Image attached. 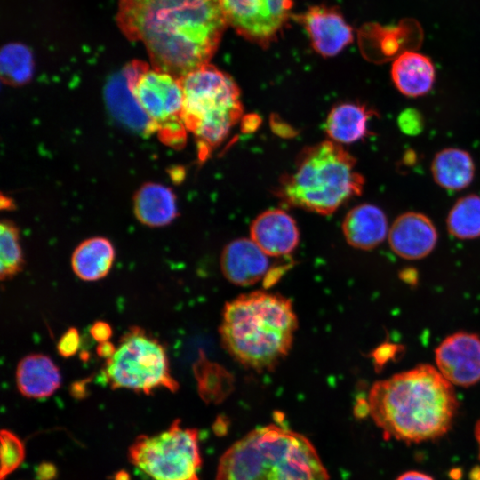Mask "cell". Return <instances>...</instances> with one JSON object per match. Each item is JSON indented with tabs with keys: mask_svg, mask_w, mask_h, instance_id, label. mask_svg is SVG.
<instances>
[{
	"mask_svg": "<svg viewBox=\"0 0 480 480\" xmlns=\"http://www.w3.org/2000/svg\"><path fill=\"white\" fill-rule=\"evenodd\" d=\"M375 114L362 103L338 104L328 114L325 131L332 140L339 144L358 141L368 134L370 119Z\"/></svg>",
	"mask_w": 480,
	"mask_h": 480,
	"instance_id": "cell-21",
	"label": "cell"
},
{
	"mask_svg": "<svg viewBox=\"0 0 480 480\" xmlns=\"http://www.w3.org/2000/svg\"><path fill=\"white\" fill-rule=\"evenodd\" d=\"M268 255L250 238L231 241L222 250L220 269L230 283L249 286L258 283L268 273Z\"/></svg>",
	"mask_w": 480,
	"mask_h": 480,
	"instance_id": "cell-15",
	"label": "cell"
},
{
	"mask_svg": "<svg viewBox=\"0 0 480 480\" xmlns=\"http://www.w3.org/2000/svg\"><path fill=\"white\" fill-rule=\"evenodd\" d=\"M356 163L332 140L307 147L299 154L293 171L280 180L276 194L289 205L331 214L363 192L364 179Z\"/></svg>",
	"mask_w": 480,
	"mask_h": 480,
	"instance_id": "cell-5",
	"label": "cell"
},
{
	"mask_svg": "<svg viewBox=\"0 0 480 480\" xmlns=\"http://www.w3.org/2000/svg\"><path fill=\"white\" fill-rule=\"evenodd\" d=\"M213 431L217 436H223L228 431V420L219 416L213 423Z\"/></svg>",
	"mask_w": 480,
	"mask_h": 480,
	"instance_id": "cell-37",
	"label": "cell"
},
{
	"mask_svg": "<svg viewBox=\"0 0 480 480\" xmlns=\"http://www.w3.org/2000/svg\"><path fill=\"white\" fill-rule=\"evenodd\" d=\"M297 328L289 299L255 291L226 303L219 332L222 346L235 360L262 372L272 370L287 356Z\"/></svg>",
	"mask_w": 480,
	"mask_h": 480,
	"instance_id": "cell-3",
	"label": "cell"
},
{
	"mask_svg": "<svg viewBox=\"0 0 480 480\" xmlns=\"http://www.w3.org/2000/svg\"><path fill=\"white\" fill-rule=\"evenodd\" d=\"M55 468L50 464H43L37 470V476L40 480H51L55 476Z\"/></svg>",
	"mask_w": 480,
	"mask_h": 480,
	"instance_id": "cell-36",
	"label": "cell"
},
{
	"mask_svg": "<svg viewBox=\"0 0 480 480\" xmlns=\"http://www.w3.org/2000/svg\"><path fill=\"white\" fill-rule=\"evenodd\" d=\"M115 256V248L108 238L90 237L74 250L71 256L72 270L81 280L97 281L109 273Z\"/></svg>",
	"mask_w": 480,
	"mask_h": 480,
	"instance_id": "cell-23",
	"label": "cell"
},
{
	"mask_svg": "<svg viewBox=\"0 0 480 480\" xmlns=\"http://www.w3.org/2000/svg\"><path fill=\"white\" fill-rule=\"evenodd\" d=\"M129 461L150 480H199L198 431L179 419L154 435H140L128 449Z\"/></svg>",
	"mask_w": 480,
	"mask_h": 480,
	"instance_id": "cell-8",
	"label": "cell"
},
{
	"mask_svg": "<svg viewBox=\"0 0 480 480\" xmlns=\"http://www.w3.org/2000/svg\"><path fill=\"white\" fill-rule=\"evenodd\" d=\"M104 96L108 110L119 123L142 136L155 133L151 121L132 92L124 68L108 80Z\"/></svg>",
	"mask_w": 480,
	"mask_h": 480,
	"instance_id": "cell-17",
	"label": "cell"
},
{
	"mask_svg": "<svg viewBox=\"0 0 480 480\" xmlns=\"http://www.w3.org/2000/svg\"><path fill=\"white\" fill-rule=\"evenodd\" d=\"M400 277L405 283L414 284L417 282L418 275L417 272L414 271V269L407 268L404 269L400 273Z\"/></svg>",
	"mask_w": 480,
	"mask_h": 480,
	"instance_id": "cell-38",
	"label": "cell"
},
{
	"mask_svg": "<svg viewBox=\"0 0 480 480\" xmlns=\"http://www.w3.org/2000/svg\"><path fill=\"white\" fill-rule=\"evenodd\" d=\"M133 212L137 220L148 227L169 225L178 215L175 194L164 185L147 182L133 196Z\"/></svg>",
	"mask_w": 480,
	"mask_h": 480,
	"instance_id": "cell-20",
	"label": "cell"
},
{
	"mask_svg": "<svg viewBox=\"0 0 480 480\" xmlns=\"http://www.w3.org/2000/svg\"><path fill=\"white\" fill-rule=\"evenodd\" d=\"M216 480H330L313 444L277 424L259 427L220 457Z\"/></svg>",
	"mask_w": 480,
	"mask_h": 480,
	"instance_id": "cell-4",
	"label": "cell"
},
{
	"mask_svg": "<svg viewBox=\"0 0 480 480\" xmlns=\"http://www.w3.org/2000/svg\"><path fill=\"white\" fill-rule=\"evenodd\" d=\"M15 380L19 392L33 399L51 396L61 384L59 367L44 354H29L21 358L17 364Z\"/></svg>",
	"mask_w": 480,
	"mask_h": 480,
	"instance_id": "cell-18",
	"label": "cell"
},
{
	"mask_svg": "<svg viewBox=\"0 0 480 480\" xmlns=\"http://www.w3.org/2000/svg\"><path fill=\"white\" fill-rule=\"evenodd\" d=\"M354 413L356 418H364L370 414L368 400L363 398L357 399L354 409Z\"/></svg>",
	"mask_w": 480,
	"mask_h": 480,
	"instance_id": "cell-34",
	"label": "cell"
},
{
	"mask_svg": "<svg viewBox=\"0 0 480 480\" xmlns=\"http://www.w3.org/2000/svg\"><path fill=\"white\" fill-rule=\"evenodd\" d=\"M430 170L434 181L439 187L449 191H460L473 181L476 166L468 151L445 148L435 155Z\"/></svg>",
	"mask_w": 480,
	"mask_h": 480,
	"instance_id": "cell-22",
	"label": "cell"
},
{
	"mask_svg": "<svg viewBox=\"0 0 480 480\" xmlns=\"http://www.w3.org/2000/svg\"><path fill=\"white\" fill-rule=\"evenodd\" d=\"M251 239L268 255L281 257L293 252L300 232L293 218L281 209L259 214L250 226Z\"/></svg>",
	"mask_w": 480,
	"mask_h": 480,
	"instance_id": "cell-14",
	"label": "cell"
},
{
	"mask_svg": "<svg viewBox=\"0 0 480 480\" xmlns=\"http://www.w3.org/2000/svg\"><path fill=\"white\" fill-rule=\"evenodd\" d=\"M80 346L79 332L75 327H69L60 338L57 351L62 357L68 358L76 354Z\"/></svg>",
	"mask_w": 480,
	"mask_h": 480,
	"instance_id": "cell-30",
	"label": "cell"
},
{
	"mask_svg": "<svg viewBox=\"0 0 480 480\" xmlns=\"http://www.w3.org/2000/svg\"><path fill=\"white\" fill-rule=\"evenodd\" d=\"M436 369L451 384L468 388L480 381V337L458 332L435 350Z\"/></svg>",
	"mask_w": 480,
	"mask_h": 480,
	"instance_id": "cell-11",
	"label": "cell"
},
{
	"mask_svg": "<svg viewBox=\"0 0 480 480\" xmlns=\"http://www.w3.org/2000/svg\"><path fill=\"white\" fill-rule=\"evenodd\" d=\"M396 480H434L430 476L419 471H407L400 475Z\"/></svg>",
	"mask_w": 480,
	"mask_h": 480,
	"instance_id": "cell-35",
	"label": "cell"
},
{
	"mask_svg": "<svg viewBox=\"0 0 480 480\" xmlns=\"http://www.w3.org/2000/svg\"><path fill=\"white\" fill-rule=\"evenodd\" d=\"M472 480H480V468H475L471 472Z\"/></svg>",
	"mask_w": 480,
	"mask_h": 480,
	"instance_id": "cell-40",
	"label": "cell"
},
{
	"mask_svg": "<svg viewBox=\"0 0 480 480\" xmlns=\"http://www.w3.org/2000/svg\"><path fill=\"white\" fill-rule=\"evenodd\" d=\"M385 212L372 204L353 207L342 222V232L348 244L356 249L372 250L380 244L388 235Z\"/></svg>",
	"mask_w": 480,
	"mask_h": 480,
	"instance_id": "cell-16",
	"label": "cell"
},
{
	"mask_svg": "<svg viewBox=\"0 0 480 480\" xmlns=\"http://www.w3.org/2000/svg\"><path fill=\"white\" fill-rule=\"evenodd\" d=\"M398 350V347L394 344H383L377 348L373 353V360L377 367H381L390 358L392 359Z\"/></svg>",
	"mask_w": 480,
	"mask_h": 480,
	"instance_id": "cell-31",
	"label": "cell"
},
{
	"mask_svg": "<svg viewBox=\"0 0 480 480\" xmlns=\"http://www.w3.org/2000/svg\"><path fill=\"white\" fill-rule=\"evenodd\" d=\"M397 125L404 134L415 136L423 131L425 121L420 110L408 108L398 115Z\"/></svg>",
	"mask_w": 480,
	"mask_h": 480,
	"instance_id": "cell-29",
	"label": "cell"
},
{
	"mask_svg": "<svg viewBox=\"0 0 480 480\" xmlns=\"http://www.w3.org/2000/svg\"><path fill=\"white\" fill-rule=\"evenodd\" d=\"M116 349V347L108 340L98 344L96 348V354L99 357L107 360L115 354Z\"/></svg>",
	"mask_w": 480,
	"mask_h": 480,
	"instance_id": "cell-33",
	"label": "cell"
},
{
	"mask_svg": "<svg viewBox=\"0 0 480 480\" xmlns=\"http://www.w3.org/2000/svg\"><path fill=\"white\" fill-rule=\"evenodd\" d=\"M437 230L432 220L418 212H406L396 218L388 235L391 250L405 260H420L436 247Z\"/></svg>",
	"mask_w": 480,
	"mask_h": 480,
	"instance_id": "cell-13",
	"label": "cell"
},
{
	"mask_svg": "<svg viewBox=\"0 0 480 480\" xmlns=\"http://www.w3.org/2000/svg\"><path fill=\"white\" fill-rule=\"evenodd\" d=\"M192 369L198 394L206 404H220L233 392V375L220 364L211 361L202 349L198 351Z\"/></svg>",
	"mask_w": 480,
	"mask_h": 480,
	"instance_id": "cell-24",
	"label": "cell"
},
{
	"mask_svg": "<svg viewBox=\"0 0 480 480\" xmlns=\"http://www.w3.org/2000/svg\"><path fill=\"white\" fill-rule=\"evenodd\" d=\"M101 373L112 389H129L145 395L158 388L171 392L179 389L164 346L136 325L120 338L115 354L105 360Z\"/></svg>",
	"mask_w": 480,
	"mask_h": 480,
	"instance_id": "cell-7",
	"label": "cell"
},
{
	"mask_svg": "<svg viewBox=\"0 0 480 480\" xmlns=\"http://www.w3.org/2000/svg\"><path fill=\"white\" fill-rule=\"evenodd\" d=\"M227 20L241 36L261 47L273 43L286 23L292 0H220Z\"/></svg>",
	"mask_w": 480,
	"mask_h": 480,
	"instance_id": "cell-10",
	"label": "cell"
},
{
	"mask_svg": "<svg viewBox=\"0 0 480 480\" xmlns=\"http://www.w3.org/2000/svg\"><path fill=\"white\" fill-rule=\"evenodd\" d=\"M475 437L478 444V450H479V460H480V417L477 420L476 426H475Z\"/></svg>",
	"mask_w": 480,
	"mask_h": 480,
	"instance_id": "cell-39",
	"label": "cell"
},
{
	"mask_svg": "<svg viewBox=\"0 0 480 480\" xmlns=\"http://www.w3.org/2000/svg\"><path fill=\"white\" fill-rule=\"evenodd\" d=\"M90 334L99 343L108 341L112 336V328L108 323L99 320L92 324Z\"/></svg>",
	"mask_w": 480,
	"mask_h": 480,
	"instance_id": "cell-32",
	"label": "cell"
},
{
	"mask_svg": "<svg viewBox=\"0 0 480 480\" xmlns=\"http://www.w3.org/2000/svg\"><path fill=\"white\" fill-rule=\"evenodd\" d=\"M123 68L133 96L151 121L158 139L166 146L181 148L188 132L182 118L183 92L180 78L138 60Z\"/></svg>",
	"mask_w": 480,
	"mask_h": 480,
	"instance_id": "cell-9",
	"label": "cell"
},
{
	"mask_svg": "<svg viewBox=\"0 0 480 480\" xmlns=\"http://www.w3.org/2000/svg\"><path fill=\"white\" fill-rule=\"evenodd\" d=\"M2 81L19 86L28 83L34 72V59L30 49L20 43H9L0 54Z\"/></svg>",
	"mask_w": 480,
	"mask_h": 480,
	"instance_id": "cell-26",
	"label": "cell"
},
{
	"mask_svg": "<svg viewBox=\"0 0 480 480\" xmlns=\"http://www.w3.org/2000/svg\"><path fill=\"white\" fill-rule=\"evenodd\" d=\"M446 226L450 235L458 239L480 237V196L470 194L459 198L450 209Z\"/></svg>",
	"mask_w": 480,
	"mask_h": 480,
	"instance_id": "cell-25",
	"label": "cell"
},
{
	"mask_svg": "<svg viewBox=\"0 0 480 480\" xmlns=\"http://www.w3.org/2000/svg\"><path fill=\"white\" fill-rule=\"evenodd\" d=\"M314 50L324 57L340 53L353 41V30L335 7L315 5L299 17Z\"/></svg>",
	"mask_w": 480,
	"mask_h": 480,
	"instance_id": "cell-12",
	"label": "cell"
},
{
	"mask_svg": "<svg viewBox=\"0 0 480 480\" xmlns=\"http://www.w3.org/2000/svg\"><path fill=\"white\" fill-rule=\"evenodd\" d=\"M0 480H5L25 459V447L21 439L8 429H2Z\"/></svg>",
	"mask_w": 480,
	"mask_h": 480,
	"instance_id": "cell-28",
	"label": "cell"
},
{
	"mask_svg": "<svg viewBox=\"0 0 480 480\" xmlns=\"http://www.w3.org/2000/svg\"><path fill=\"white\" fill-rule=\"evenodd\" d=\"M182 118L194 135L198 158L206 160L242 117L240 90L234 79L210 63L180 78Z\"/></svg>",
	"mask_w": 480,
	"mask_h": 480,
	"instance_id": "cell-6",
	"label": "cell"
},
{
	"mask_svg": "<svg viewBox=\"0 0 480 480\" xmlns=\"http://www.w3.org/2000/svg\"><path fill=\"white\" fill-rule=\"evenodd\" d=\"M115 480H130V478L126 472L122 471L116 475Z\"/></svg>",
	"mask_w": 480,
	"mask_h": 480,
	"instance_id": "cell-41",
	"label": "cell"
},
{
	"mask_svg": "<svg viewBox=\"0 0 480 480\" xmlns=\"http://www.w3.org/2000/svg\"><path fill=\"white\" fill-rule=\"evenodd\" d=\"M367 400L383 437L407 444L445 435L459 407L452 384L427 364L376 381Z\"/></svg>",
	"mask_w": 480,
	"mask_h": 480,
	"instance_id": "cell-2",
	"label": "cell"
},
{
	"mask_svg": "<svg viewBox=\"0 0 480 480\" xmlns=\"http://www.w3.org/2000/svg\"><path fill=\"white\" fill-rule=\"evenodd\" d=\"M391 78L396 88L404 96L417 98L428 93L436 80V68L431 59L413 52L400 53L391 66Z\"/></svg>",
	"mask_w": 480,
	"mask_h": 480,
	"instance_id": "cell-19",
	"label": "cell"
},
{
	"mask_svg": "<svg viewBox=\"0 0 480 480\" xmlns=\"http://www.w3.org/2000/svg\"><path fill=\"white\" fill-rule=\"evenodd\" d=\"M19 228L14 222L4 220L0 225V278L10 280L24 268Z\"/></svg>",
	"mask_w": 480,
	"mask_h": 480,
	"instance_id": "cell-27",
	"label": "cell"
},
{
	"mask_svg": "<svg viewBox=\"0 0 480 480\" xmlns=\"http://www.w3.org/2000/svg\"><path fill=\"white\" fill-rule=\"evenodd\" d=\"M116 19L152 68L178 78L209 63L228 25L220 0H119Z\"/></svg>",
	"mask_w": 480,
	"mask_h": 480,
	"instance_id": "cell-1",
	"label": "cell"
}]
</instances>
